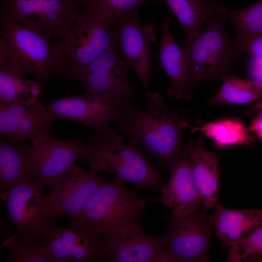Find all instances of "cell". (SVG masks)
I'll return each mask as SVG.
<instances>
[{
  "instance_id": "obj_18",
  "label": "cell",
  "mask_w": 262,
  "mask_h": 262,
  "mask_svg": "<svg viewBox=\"0 0 262 262\" xmlns=\"http://www.w3.org/2000/svg\"><path fill=\"white\" fill-rule=\"evenodd\" d=\"M183 152L189 159L193 180L204 210L219 204V157L209 150L202 139L187 140Z\"/></svg>"
},
{
  "instance_id": "obj_1",
  "label": "cell",
  "mask_w": 262,
  "mask_h": 262,
  "mask_svg": "<svg viewBox=\"0 0 262 262\" xmlns=\"http://www.w3.org/2000/svg\"><path fill=\"white\" fill-rule=\"evenodd\" d=\"M144 110L139 104L122 107L113 129L136 140L162 166L169 169L183 154V130L187 126L179 111L168 108L158 93L147 94Z\"/></svg>"
},
{
  "instance_id": "obj_11",
  "label": "cell",
  "mask_w": 262,
  "mask_h": 262,
  "mask_svg": "<svg viewBox=\"0 0 262 262\" xmlns=\"http://www.w3.org/2000/svg\"><path fill=\"white\" fill-rule=\"evenodd\" d=\"M138 11L121 17L112 31L117 48L148 94L150 92L149 80L153 64L150 46L156 41L157 35L153 23L140 21Z\"/></svg>"
},
{
  "instance_id": "obj_19",
  "label": "cell",
  "mask_w": 262,
  "mask_h": 262,
  "mask_svg": "<svg viewBox=\"0 0 262 262\" xmlns=\"http://www.w3.org/2000/svg\"><path fill=\"white\" fill-rule=\"evenodd\" d=\"M169 169L170 177L163 186L160 201L175 216H184L199 211L201 206L200 198L193 182L189 159L183 152Z\"/></svg>"
},
{
  "instance_id": "obj_17",
  "label": "cell",
  "mask_w": 262,
  "mask_h": 262,
  "mask_svg": "<svg viewBox=\"0 0 262 262\" xmlns=\"http://www.w3.org/2000/svg\"><path fill=\"white\" fill-rule=\"evenodd\" d=\"M54 119L39 100L31 105L0 104V136L12 141H32L40 132L49 131Z\"/></svg>"
},
{
  "instance_id": "obj_25",
  "label": "cell",
  "mask_w": 262,
  "mask_h": 262,
  "mask_svg": "<svg viewBox=\"0 0 262 262\" xmlns=\"http://www.w3.org/2000/svg\"><path fill=\"white\" fill-rule=\"evenodd\" d=\"M41 90L36 81L15 71L0 70V104L33 105L39 100Z\"/></svg>"
},
{
  "instance_id": "obj_20",
  "label": "cell",
  "mask_w": 262,
  "mask_h": 262,
  "mask_svg": "<svg viewBox=\"0 0 262 262\" xmlns=\"http://www.w3.org/2000/svg\"><path fill=\"white\" fill-rule=\"evenodd\" d=\"M170 17L165 18L161 22V34L158 60L161 68L169 77L171 86L166 89L170 97L182 98L188 102L192 93L188 87V68L185 53L180 48L170 31Z\"/></svg>"
},
{
  "instance_id": "obj_9",
  "label": "cell",
  "mask_w": 262,
  "mask_h": 262,
  "mask_svg": "<svg viewBox=\"0 0 262 262\" xmlns=\"http://www.w3.org/2000/svg\"><path fill=\"white\" fill-rule=\"evenodd\" d=\"M101 234L77 218L69 225L50 226L41 241L53 262H104Z\"/></svg>"
},
{
  "instance_id": "obj_5",
  "label": "cell",
  "mask_w": 262,
  "mask_h": 262,
  "mask_svg": "<svg viewBox=\"0 0 262 262\" xmlns=\"http://www.w3.org/2000/svg\"><path fill=\"white\" fill-rule=\"evenodd\" d=\"M147 203L115 177L102 182L78 218L90 224L102 236L127 233L144 229L140 217Z\"/></svg>"
},
{
  "instance_id": "obj_12",
  "label": "cell",
  "mask_w": 262,
  "mask_h": 262,
  "mask_svg": "<svg viewBox=\"0 0 262 262\" xmlns=\"http://www.w3.org/2000/svg\"><path fill=\"white\" fill-rule=\"evenodd\" d=\"M169 229L165 233L167 247L179 262H207L211 247V214L200 210L177 216L167 214Z\"/></svg>"
},
{
  "instance_id": "obj_27",
  "label": "cell",
  "mask_w": 262,
  "mask_h": 262,
  "mask_svg": "<svg viewBox=\"0 0 262 262\" xmlns=\"http://www.w3.org/2000/svg\"><path fill=\"white\" fill-rule=\"evenodd\" d=\"M226 21H230L237 31L235 37L241 46L262 35V0H258L247 7L226 10Z\"/></svg>"
},
{
  "instance_id": "obj_32",
  "label": "cell",
  "mask_w": 262,
  "mask_h": 262,
  "mask_svg": "<svg viewBox=\"0 0 262 262\" xmlns=\"http://www.w3.org/2000/svg\"><path fill=\"white\" fill-rule=\"evenodd\" d=\"M247 72L251 80L262 83V56H251Z\"/></svg>"
},
{
  "instance_id": "obj_2",
  "label": "cell",
  "mask_w": 262,
  "mask_h": 262,
  "mask_svg": "<svg viewBox=\"0 0 262 262\" xmlns=\"http://www.w3.org/2000/svg\"><path fill=\"white\" fill-rule=\"evenodd\" d=\"M0 70L33 74L42 89L66 70L56 43L17 21L0 17Z\"/></svg>"
},
{
  "instance_id": "obj_24",
  "label": "cell",
  "mask_w": 262,
  "mask_h": 262,
  "mask_svg": "<svg viewBox=\"0 0 262 262\" xmlns=\"http://www.w3.org/2000/svg\"><path fill=\"white\" fill-rule=\"evenodd\" d=\"M222 81V87L208 100V104H254L262 98V82L240 79L232 75H227Z\"/></svg>"
},
{
  "instance_id": "obj_3",
  "label": "cell",
  "mask_w": 262,
  "mask_h": 262,
  "mask_svg": "<svg viewBox=\"0 0 262 262\" xmlns=\"http://www.w3.org/2000/svg\"><path fill=\"white\" fill-rule=\"evenodd\" d=\"M91 138L87 151L79 158L90 172H106L141 189L162 190L164 183L160 168L134 139L129 137L125 144H119L95 131Z\"/></svg>"
},
{
  "instance_id": "obj_29",
  "label": "cell",
  "mask_w": 262,
  "mask_h": 262,
  "mask_svg": "<svg viewBox=\"0 0 262 262\" xmlns=\"http://www.w3.org/2000/svg\"><path fill=\"white\" fill-rule=\"evenodd\" d=\"M148 0H84L82 8L96 12L112 28L121 17L139 9L141 4Z\"/></svg>"
},
{
  "instance_id": "obj_8",
  "label": "cell",
  "mask_w": 262,
  "mask_h": 262,
  "mask_svg": "<svg viewBox=\"0 0 262 262\" xmlns=\"http://www.w3.org/2000/svg\"><path fill=\"white\" fill-rule=\"evenodd\" d=\"M84 0H2L0 17L59 39L81 15Z\"/></svg>"
},
{
  "instance_id": "obj_23",
  "label": "cell",
  "mask_w": 262,
  "mask_h": 262,
  "mask_svg": "<svg viewBox=\"0 0 262 262\" xmlns=\"http://www.w3.org/2000/svg\"><path fill=\"white\" fill-rule=\"evenodd\" d=\"M162 0L172 10L182 28L185 35L183 49H187L200 35L204 22L227 10L218 0Z\"/></svg>"
},
{
  "instance_id": "obj_7",
  "label": "cell",
  "mask_w": 262,
  "mask_h": 262,
  "mask_svg": "<svg viewBox=\"0 0 262 262\" xmlns=\"http://www.w3.org/2000/svg\"><path fill=\"white\" fill-rule=\"evenodd\" d=\"M56 43L67 74L82 68L115 44L112 27L96 12L82 8L81 15Z\"/></svg>"
},
{
  "instance_id": "obj_21",
  "label": "cell",
  "mask_w": 262,
  "mask_h": 262,
  "mask_svg": "<svg viewBox=\"0 0 262 262\" xmlns=\"http://www.w3.org/2000/svg\"><path fill=\"white\" fill-rule=\"evenodd\" d=\"M31 147L26 141L0 139V188L11 189L27 181H34Z\"/></svg>"
},
{
  "instance_id": "obj_22",
  "label": "cell",
  "mask_w": 262,
  "mask_h": 262,
  "mask_svg": "<svg viewBox=\"0 0 262 262\" xmlns=\"http://www.w3.org/2000/svg\"><path fill=\"white\" fill-rule=\"evenodd\" d=\"M211 214L217 236L231 246L247 237L262 223V210H235L219 204Z\"/></svg>"
},
{
  "instance_id": "obj_6",
  "label": "cell",
  "mask_w": 262,
  "mask_h": 262,
  "mask_svg": "<svg viewBox=\"0 0 262 262\" xmlns=\"http://www.w3.org/2000/svg\"><path fill=\"white\" fill-rule=\"evenodd\" d=\"M130 66L116 44L85 66L68 73L66 81L79 82L86 93L122 107L139 104L130 82Z\"/></svg>"
},
{
  "instance_id": "obj_13",
  "label": "cell",
  "mask_w": 262,
  "mask_h": 262,
  "mask_svg": "<svg viewBox=\"0 0 262 262\" xmlns=\"http://www.w3.org/2000/svg\"><path fill=\"white\" fill-rule=\"evenodd\" d=\"M44 188L34 181H27L0 191V197L8 209V218L18 229L16 234L22 239L41 242L53 223L43 212Z\"/></svg>"
},
{
  "instance_id": "obj_10",
  "label": "cell",
  "mask_w": 262,
  "mask_h": 262,
  "mask_svg": "<svg viewBox=\"0 0 262 262\" xmlns=\"http://www.w3.org/2000/svg\"><path fill=\"white\" fill-rule=\"evenodd\" d=\"M31 142L34 181L49 188L71 169L89 146V142L80 138L56 139L47 131Z\"/></svg>"
},
{
  "instance_id": "obj_28",
  "label": "cell",
  "mask_w": 262,
  "mask_h": 262,
  "mask_svg": "<svg viewBox=\"0 0 262 262\" xmlns=\"http://www.w3.org/2000/svg\"><path fill=\"white\" fill-rule=\"evenodd\" d=\"M9 254L6 262H53L48 256L41 242H33L19 238L10 232L1 236Z\"/></svg>"
},
{
  "instance_id": "obj_33",
  "label": "cell",
  "mask_w": 262,
  "mask_h": 262,
  "mask_svg": "<svg viewBox=\"0 0 262 262\" xmlns=\"http://www.w3.org/2000/svg\"><path fill=\"white\" fill-rule=\"evenodd\" d=\"M242 52L250 56H262V35L243 45Z\"/></svg>"
},
{
  "instance_id": "obj_30",
  "label": "cell",
  "mask_w": 262,
  "mask_h": 262,
  "mask_svg": "<svg viewBox=\"0 0 262 262\" xmlns=\"http://www.w3.org/2000/svg\"><path fill=\"white\" fill-rule=\"evenodd\" d=\"M227 262H262V223L230 247Z\"/></svg>"
},
{
  "instance_id": "obj_16",
  "label": "cell",
  "mask_w": 262,
  "mask_h": 262,
  "mask_svg": "<svg viewBox=\"0 0 262 262\" xmlns=\"http://www.w3.org/2000/svg\"><path fill=\"white\" fill-rule=\"evenodd\" d=\"M105 262H153L167 246L165 234L147 233L144 229L101 237Z\"/></svg>"
},
{
  "instance_id": "obj_4",
  "label": "cell",
  "mask_w": 262,
  "mask_h": 262,
  "mask_svg": "<svg viewBox=\"0 0 262 262\" xmlns=\"http://www.w3.org/2000/svg\"><path fill=\"white\" fill-rule=\"evenodd\" d=\"M215 16L206 22L202 33L186 49H183L188 68V87L193 89L208 80H221L232 70L243 54L236 38L226 32L224 14Z\"/></svg>"
},
{
  "instance_id": "obj_31",
  "label": "cell",
  "mask_w": 262,
  "mask_h": 262,
  "mask_svg": "<svg viewBox=\"0 0 262 262\" xmlns=\"http://www.w3.org/2000/svg\"><path fill=\"white\" fill-rule=\"evenodd\" d=\"M253 108L256 114L251 120L249 130L262 141V98L254 104Z\"/></svg>"
},
{
  "instance_id": "obj_26",
  "label": "cell",
  "mask_w": 262,
  "mask_h": 262,
  "mask_svg": "<svg viewBox=\"0 0 262 262\" xmlns=\"http://www.w3.org/2000/svg\"><path fill=\"white\" fill-rule=\"evenodd\" d=\"M212 139L216 147L225 148L235 145H249L254 141L249 128L239 119L222 118L195 127Z\"/></svg>"
},
{
  "instance_id": "obj_14",
  "label": "cell",
  "mask_w": 262,
  "mask_h": 262,
  "mask_svg": "<svg viewBox=\"0 0 262 262\" xmlns=\"http://www.w3.org/2000/svg\"><path fill=\"white\" fill-rule=\"evenodd\" d=\"M103 182L96 174L76 164L51 185L50 195H44V214L49 219L63 215L78 218Z\"/></svg>"
},
{
  "instance_id": "obj_15",
  "label": "cell",
  "mask_w": 262,
  "mask_h": 262,
  "mask_svg": "<svg viewBox=\"0 0 262 262\" xmlns=\"http://www.w3.org/2000/svg\"><path fill=\"white\" fill-rule=\"evenodd\" d=\"M46 107L55 118L74 121L118 143H123V137L110 126L111 123L117 121L122 106L85 93L51 99Z\"/></svg>"
}]
</instances>
